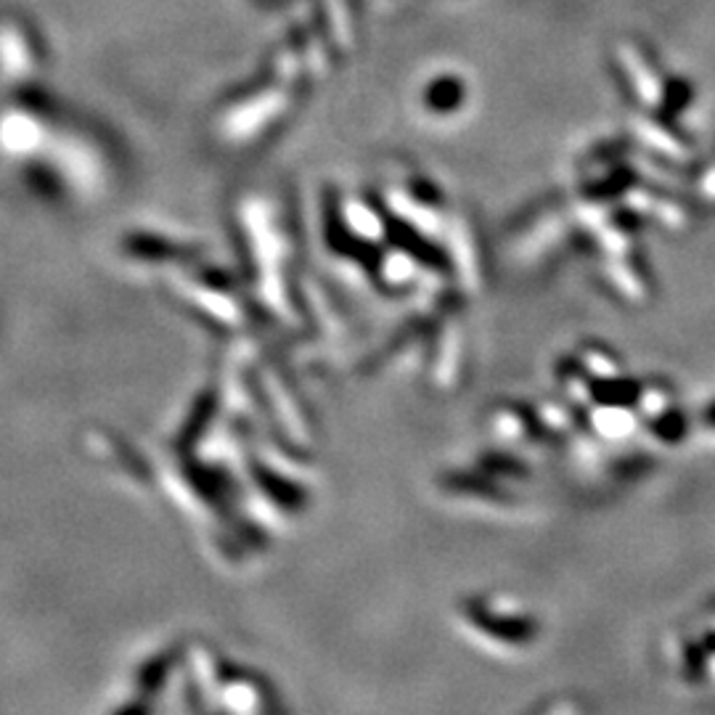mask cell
Listing matches in <instances>:
<instances>
[{
  "label": "cell",
  "instance_id": "1",
  "mask_svg": "<svg viewBox=\"0 0 715 715\" xmlns=\"http://www.w3.org/2000/svg\"><path fill=\"white\" fill-rule=\"evenodd\" d=\"M707 421H711V424H715V406L711 408V411H707Z\"/></svg>",
  "mask_w": 715,
  "mask_h": 715
}]
</instances>
